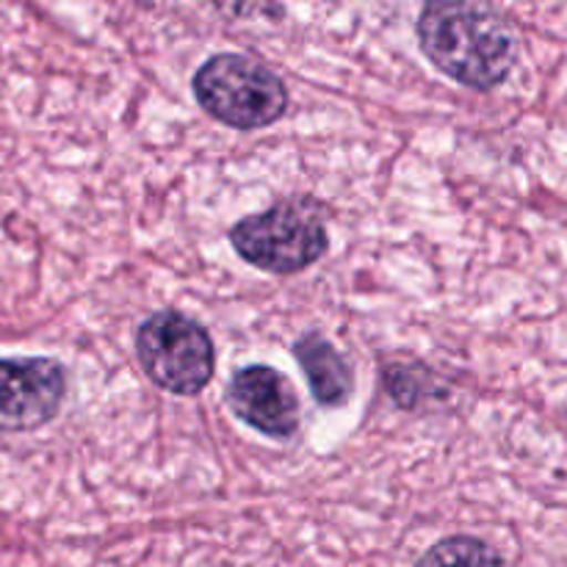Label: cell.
<instances>
[{"instance_id":"6da1fadb","label":"cell","mask_w":567,"mask_h":567,"mask_svg":"<svg viewBox=\"0 0 567 567\" xmlns=\"http://www.w3.org/2000/svg\"><path fill=\"white\" fill-rule=\"evenodd\" d=\"M415 37L435 70L476 92H491L507 81L518 55L507 17L480 3H426Z\"/></svg>"},{"instance_id":"7a4b0ae2","label":"cell","mask_w":567,"mask_h":567,"mask_svg":"<svg viewBox=\"0 0 567 567\" xmlns=\"http://www.w3.org/2000/svg\"><path fill=\"white\" fill-rule=\"evenodd\" d=\"M230 244L241 260L269 275H299L330 249L324 205L313 197L280 199L269 210L244 216L230 227Z\"/></svg>"},{"instance_id":"3957f363","label":"cell","mask_w":567,"mask_h":567,"mask_svg":"<svg viewBox=\"0 0 567 567\" xmlns=\"http://www.w3.org/2000/svg\"><path fill=\"white\" fill-rule=\"evenodd\" d=\"M199 109L233 131H260L288 111L286 81L241 53H216L192 78Z\"/></svg>"},{"instance_id":"277c9868","label":"cell","mask_w":567,"mask_h":567,"mask_svg":"<svg viewBox=\"0 0 567 567\" xmlns=\"http://www.w3.org/2000/svg\"><path fill=\"white\" fill-rule=\"evenodd\" d=\"M136 358L155 388L175 396H197L216 371L210 332L181 310H158L136 330Z\"/></svg>"},{"instance_id":"5b68a950","label":"cell","mask_w":567,"mask_h":567,"mask_svg":"<svg viewBox=\"0 0 567 567\" xmlns=\"http://www.w3.org/2000/svg\"><path fill=\"white\" fill-rule=\"evenodd\" d=\"M66 371L50 358L0 360V430L31 432L59 415Z\"/></svg>"},{"instance_id":"8992f818","label":"cell","mask_w":567,"mask_h":567,"mask_svg":"<svg viewBox=\"0 0 567 567\" xmlns=\"http://www.w3.org/2000/svg\"><path fill=\"white\" fill-rule=\"evenodd\" d=\"M227 408L236 419L258 430L271 441H288L297 435L302 408L291 380L275 365H247L227 382Z\"/></svg>"},{"instance_id":"52a82bcc","label":"cell","mask_w":567,"mask_h":567,"mask_svg":"<svg viewBox=\"0 0 567 567\" xmlns=\"http://www.w3.org/2000/svg\"><path fill=\"white\" fill-rule=\"evenodd\" d=\"M293 360L308 380L310 393L321 408H343L354 391V377L347 358L321 332H305L291 347Z\"/></svg>"},{"instance_id":"ba28073f","label":"cell","mask_w":567,"mask_h":567,"mask_svg":"<svg viewBox=\"0 0 567 567\" xmlns=\"http://www.w3.org/2000/svg\"><path fill=\"white\" fill-rule=\"evenodd\" d=\"M415 567H507L491 543L471 535H452L437 540Z\"/></svg>"},{"instance_id":"9c48e42d","label":"cell","mask_w":567,"mask_h":567,"mask_svg":"<svg viewBox=\"0 0 567 567\" xmlns=\"http://www.w3.org/2000/svg\"><path fill=\"white\" fill-rule=\"evenodd\" d=\"M385 391L404 410H415L430 393H435V374L424 363H391L382 371Z\"/></svg>"}]
</instances>
